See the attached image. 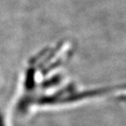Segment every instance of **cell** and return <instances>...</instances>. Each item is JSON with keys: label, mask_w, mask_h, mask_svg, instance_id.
Segmentation results:
<instances>
[{"label": "cell", "mask_w": 126, "mask_h": 126, "mask_svg": "<svg viewBox=\"0 0 126 126\" xmlns=\"http://www.w3.org/2000/svg\"><path fill=\"white\" fill-rule=\"evenodd\" d=\"M0 126H7L4 116H3V115L2 114L1 111H0Z\"/></svg>", "instance_id": "obj_1"}]
</instances>
